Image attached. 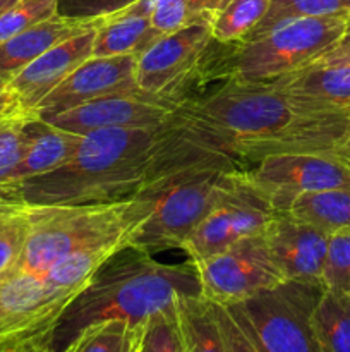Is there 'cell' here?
I'll use <instances>...</instances> for the list:
<instances>
[{"mask_svg": "<svg viewBox=\"0 0 350 352\" xmlns=\"http://www.w3.org/2000/svg\"><path fill=\"white\" fill-rule=\"evenodd\" d=\"M172 124L199 146L247 168L281 153L338 158L350 134V110H331L271 81L226 78L175 107Z\"/></svg>", "mask_w": 350, "mask_h": 352, "instance_id": "obj_1", "label": "cell"}, {"mask_svg": "<svg viewBox=\"0 0 350 352\" xmlns=\"http://www.w3.org/2000/svg\"><path fill=\"white\" fill-rule=\"evenodd\" d=\"M172 119V117H170ZM201 150L168 120L161 127H115L82 136L65 164L17 184L3 196L33 205L122 201L158 172Z\"/></svg>", "mask_w": 350, "mask_h": 352, "instance_id": "obj_2", "label": "cell"}, {"mask_svg": "<svg viewBox=\"0 0 350 352\" xmlns=\"http://www.w3.org/2000/svg\"><path fill=\"white\" fill-rule=\"evenodd\" d=\"M122 253V251H120ZM110 258L58 318L48 352H67L84 330L110 320L144 325L154 313L175 305L178 296H201L191 261L168 265L129 250Z\"/></svg>", "mask_w": 350, "mask_h": 352, "instance_id": "obj_3", "label": "cell"}, {"mask_svg": "<svg viewBox=\"0 0 350 352\" xmlns=\"http://www.w3.org/2000/svg\"><path fill=\"white\" fill-rule=\"evenodd\" d=\"M237 164L206 148L158 172L130 196L127 250L144 254L182 250L205 217L229 191Z\"/></svg>", "mask_w": 350, "mask_h": 352, "instance_id": "obj_4", "label": "cell"}, {"mask_svg": "<svg viewBox=\"0 0 350 352\" xmlns=\"http://www.w3.org/2000/svg\"><path fill=\"white\" fill-rule=\"evenodd\" d=\"M26 241L10 265L38 277H45L58 260L82 248L126 241L130 226V198L89 205L26 203Z\"/></svg>", "mask_w": 350, "mask_h": 352, "instance_id": "obj_5", "label": "cell"}, {"mask_svg": "<svg viewBox=\"0 0 350 352\" xmlns=\"http://www.w3.org/2000/svg\"><path fill=\"white\" fill-rule=\"evenodd\" d=\"M350 16L294 17L230 45L222 62V81H273L309 67L343 36Z\"/></svg>", "mask_w": 350, "mask_h": 352, "instance_id": "obj_6", "label": "cell"}, {"mask_svg": "<svg viewBox=\"0 0 350 352\" xmlns=\"http://www.w3.org/2000/svg\"><path fill=\"white\" fill-rule=\"evenodd\" d=\"M230 45L213 38L211 24L163 34L137 58V88L175 109L222 81V62Z\"/></svg>", "mask_w": 350, "mask_h": 352, "instance_id": "obj_7", "label": "cell"}, {"mask_svg": "<svg viewBox=\"0 0 350 352\" xmlns=\"http://www.w3.org/2000/svg\"><path fill=\"white\" fill-rule=\"evenodd\" d=\"M321 285L287 280L226 308L242 320L261 352H318L312 311Z\"/></svg>", "mask_w": 350, "mask_h": 352, "instance_id": "obj_8", "label": "cell"}, {"mask_svg": "<svg viewBox=\"0 0 350 352\" xmlns=\"http://www.w3.org/2000/svg\"><path fill=\"white\" fill-rule=\"evenodd\" d=\"M75 296L9 265L0 272V351H41Z\"/></svg>", "mask_w": 350, "mask_h": 352, "instance_id": "obj_9", "label": "cell"}, {"mask_svg": "<svg viewBox=\"0 0 350 352\" xmlns=\"http://www.w3.org/2000/svg\"><path fill=\"white\" fill-rule=\"evenodd\" d=\"M242 174L275 212H285L295 198L305 192L350 189V167L331 155H271L244 168Z\"/></svg>", "mask_w": 350, "mask_h": 352, "instance_id": "obj_10", "label": "cell"}, {"mask_svg": "<svg viewBox=\"0 0 350 352\" xmlns=\"http://www.w3.org/2000/svg\"><path fill=\"white\" fill-rule=\"evenodd\" d=\"M198 272L201 296L230 306L287 282L268 254L261 234L246 237L222 253L192 263Z\"/></svg>", "mask_w": 350, "mask_h": 352, "instance_id": "obj_11", "label": "cell"}, {"mask_svg": "<svg viewBox=\"0 0 350 352\" xmlns=\"http://www.w3.org/2000/svg\"><path fill=\"white\" fill-rule=\"evenodd\" d=\"M242 170L182 246L191 263H201L246 237L261 234L275 215L273 206L244 179Z\"/></svg>", "mask_w": 350, "mask_h": 352, "instance_id": "obj_12", "label": "cell"}, {"mask_svg": "<svg viewBox=\"0 0 350 352\" xmlns=\"http://www.w3.org/2000/svg\"><path fill=\"white\" fill-rule=\"evenodd\" d=\"M174 110L170 103L137 91L102 96L41 120L84 136L115 127H161L170 120Z\"/></svg>", "mask_w": 350, "mask_h": 352, "instance_id": "obj_13", "label": "cell"}, {"mask_svg": "<svg viewBox=\"0 0 350 352\" xmlns=\"http://www.w3.org/2000/svg\"><path fill=\"white\" fill-rule=\"evenodd\" d=\"M275 267L285 280L321 285L329 236L287 212H275L261 232Z\"/></svg>", "mask_w": 350, "mask_h": 352, "instance_id": "obj_14", "label": "cell"}, {"mask_svg": "<svg viewBox=\"0 0 350 352\" xmlns=\"http://www.w3.org/2000/svg\"><path fill=\"white\" fill-rule=\"evenodd\" d=\"M137 55L89 57L36 107L34 119L74 109L102 96L137 93Z\"/></svg>", "mask_w": 350, "mask_h": 352, "instance_id": "obj_15", "label": "cell"}, {"mask_svg": "<svg viewBox=\"0 0 350 352\" xmlns=\"http://www.w3.org/2000/svg\"><path fill=\"white\" fill-rule=\"evenodd\" d=\"M96 28L55 45L7 82L23 119H34L36 107L82 62L93 57Z\"/></svg>", "mask_w": 350, "mask_h": 352, "instance_id": "obj_16", "label": "cell"}, {"mask_svg": "<svg viewBox=\"0 0 350 352\" xmlns=\"http://www.w3.org/2000/svg\"><path fill=\"white\" fill-rule=\"evenodd\" d=\"M81 141V134L58 129L41 119L26 120L23 127V153L0 186V195L14 186L58 168L71 158Z\"/></svg>", "mask_w": 350, "mask_h": 352, "instance_id": "obj_17", "label": "cell"}, {"mask_svg": "<svg viewBox=\"0 0 350 352\" xmlns=\"http://www.w3.org/2000/svg\"><path fill=\"white\" fill-rule=\"evenodd\" d=\"M103 19L105 17H100V19H74V17L55 14L50 19L41 21V23L27 28L23 33L2 41L0 43V78L9 82L14 76L19 74L34 58L54 48L55 45L75 36V34L93 30Z\"/></svg>", "mask_w": 350, "mask_h": 352, "instance_id": "obj_18", "label": "cell"}, {"mask_svg": "<svg viewBox=\"0 0 350 352\" xmlns=\"http://www.w3.org/2000/svg\"><path fill=\"white\" fill-rule=\"evenodd\" d=\"M271 82L325 109L350 110V65H311Z\"/></svg>", "mask_w": 350, "mask_h": 352, "instance_id": "obj_19", "label": "cell"}, {"mask_svg": "<svg viewBox=\"0 0 350 352\" xmlns=\"http://www.w3.org/2000/svg\"><path fill=\"white\" fill-rule=\"evenodd\" d=\"M161 38L153 30L150 14L129 9L105 17L96 28L93 40V57L143 55Z\"/></svg>", "mask_w": 350, "mask_h": 352, "instance_id": "obj_20", "label": "cell"}, {"mask_svg": "<svg viewBox=\"0 0 350 352\" xmlns=\"http://www.w3.org/2000/svg\"><path fill=\"white\" fill-rule=\"evenodd\" d=\"M175 311L185 352H226L211 301L202 296H178Z\"/></svg>", "mask_w": 350, "mask_h": 352, "instance_id": "obj_21", "label": "cell"}, {"mask_svg": "<svg viewBox=\"0 0 350 352\" xmlns=\"http://www.w3.org/2000/svg\"><path fill=\"white\" fill-rule=\"evenodd\" d=\"M287 213L318 227L328 236L350 230V189L305 192L290 203Z\"/></svg>", "mask_w": 350, "mask_h": 352, "instance_id": "obj_22", "label": "cell"}, {"mask_svg": "<svg viewBox=\"0 0 350 352\" xmlns=\"http://www.w3.org/2000/svg\"><path fill=\"white\" fill-rule=\"evenodd\" d=\"M311 323L318 352H350V294L323 289Z\"/></svg>", "mask_w": 350, "mask_h": 352, "instance_id": "obj_23", "label": "cell"}, {"mask_svg": "<svg viewBox=\"0 0 350 352\" xmlns=\"http://www.w3.org/2000/svg\"><path fill=\"white\" fill-rule=\"evenodd\" d=\"M271 0H229L211 23L213 38L220 43H240L266 17Z\"/></svg>", "mask_w": 350, "mask_h": 352, "instance_id": "obj_24", "label": "cell"}, {"mask_svg": "<svg viewBox=\"0 0 350 352\" xmlns=\"http://www.w3.org/2000/svg\"><path fill=\"white\" fill-rule=\"evenodd\" d=\"M144 325L110 320L84 330L67 352H139Z\"/></svg>", "mask_w": 350, "mask_h": 352, "instance_id": "obj_25", "label": "cell"}, {"mask_svg": "<svg viewBox=\"0 0 350 352\" xmlns=\"http://www.w3.org/2000/svg\"><path fill=\"white\" fill-rule=\"evenodd\" d=\"M326 16H350V0H271L266 17L249 36L263 33L277 23L294 17Z\"/></svg>", "mask_w": 350, "mask_h": 352, "instance_id": "obj_26", "label": "cell"}, {"mask_svg": "<svg viewBox=\"0 0 350 352\" xmlns=\"http://www.w3.org/2000/svg\"><path fill=\"white\" fill-rule=\"evenodd\" d=\"M26 234V201L0 195V272L19 256Z\"/></svg>", "mask_w": 350, "mask_h": 352, "instance_id": "obj_27", "label": "cell"}, {"mask_svg": "<svg viewBox=\"0 0 350 352\" xmlns=\"http://www.w3.org/2000/svg\"><path fill=\"white\" fill-rule=\"evenodd\" d=\"M58 0H16L0 14V43L58 14Z\"/></svg>", "mask_w": 350, "mask_h": 352, "instance_id": "obj_28", "label": "cell"}, {"mask_svg": "<svg viewBox=\"0 0 350 352\" xmlns=\"http://www.w3.org/2000/svg\"><path fill=\"white\" fill-rule=\"evenodd\" d=\"M139 352H185L175 305L154 313L144 323Z\"/></svg>", "mask_w": 350, "mask_h": 352, "instance_id": "obj_29", "label": "cell"}, {"mask_svg": "<svg viewBox=\"0 0 350 352\" xmlns=\"http://www.w3.org/2000/svg\"><path fill=\"white\" fill-rule=\"evenodd\" d=\"M323 289L350 294V230L329 236L323 267Z\"/></svg>", "mask_w": 350, "mask_h": 352, "instance_id": "obj_30", "label": "cell"}, {"mask_svg": "<svg viewBox=\"0 0 350 352\" xmlns=\"http://www.w3.org/2000/svg\"><path fill=\"white\" fill-rule=\"evenodd\" d=\"M150 21L161 36L192 24H211L185 0H150Z\"/></svg>", "mask_w": 350, "mask_h": 352, "instance_id": "obj_31", "label": "cell"}, {"mask_svg": "<svg viewBox=\"0 0 350 352\" xmlns=\"http://www.w3.org/2000/svg\"><path fill=\"white\" fill-rule=\"evenodd\" d=\"M213 309L222 330L226 352H261L249 329L244 325L239 316L233 315L226 306L216 302H213Z\"/></svg>", "mask_w": 350, "mask_h": 352, "instance_id": "obj_32", "label": "cell"}, {"mask_svg": "<svg viewBox=\"0 0 350 352\" xmlns=\"http://www.w3.org/2000/svg\"><path fill=\"white\" fill-rule=\"evenodd\" d=\"M139 0H58V14L74 19H100L110 17Z\"/></svg>", "mask_w": 350, "mask_h": 352, "instance_id": "obj_33", "label": "cell"}, {"mask_svg": "<svg viewBox=\"0 0 350 352\" xmlns=\"http://www.w3.org/2000/svg\"><path fill=\"white\" fill-rule=\"evenodd\" d=\"M30 119H10L0 122V186L19 162L23 153V127Z\"/></svg>", "mask_w": 350, "mask_h": 352, "instance_id": "obj_34", "label": "cell"}, {"mask_svg": "<svg viewBox=\"0 0 350 352\" xmlns=\"http://www.w3.org/2000/svg\"><path fill=\"white\" fill-rule=\"evenodd\" d=\"M311 65H321V67H328V65H350V21L338 43L331 50L326 52L325 55H321L318 60L312 62Z\"/></svg>", "mask_w": 350, "mask_h": 352, "instance_id": "obj_35", "label": "cell"}, {"mask_svg": "<svg viewBox=\"0 0 350 352\" xmlns=\"http://www.w3.org/2000/svg\"><path fill=\"white\" fill-rule=\"evenodd\" d=\"M10 119H23L17 110L16 100H14L12 93H10L9 85L5 79L0 78V122Z\"/></svg>", "mask_w": 350, "mask_h": 352, "instance_id": "obj_36", "label": "cell"}, {"mask_svg": "<svg viewBox=\"0 0 350 352\" xmlns=\"http://www.w3.org/2000/svg\"><path fill=\"white\" fill-rule=\"evenodd\" d=\"M185 2L191 3L202 17H206L209 23H213L216 14L225 7V3L229 2V0H185Z\"/></svg>", "mask_w": 350, "mask_h": 352, "instance_id": "obj_37", "label": "cell"}, {"mask_svg": "<svg viewBox=\"0 0 350 352\" xmlns=\"http://www.w3.org/2000/svg\"><path fill=\"white\" fill-rule=\"evenodd\" d=\"M338 158L347 165V167H350V134H349V138H347L345 144L342 146V150H340Z\"/></svg>", "mask_w": 350, "mask_h": 352, "instance_id": "obj_38", "label": "cell"}, {"mask_svg": "<svg viewBox=\"0 0 350 352\" xmlns=\"http://www.w3.org/2000/svg\"><path fill=\"white\" fill-rule=\"evenodd\" d=\"M14 2H16V0H0V14H2L5 9H9Z\"/></svg>", "mask_w": 350, "mask_h": 352, "instance_id": "obj_39", "label": "cell"}, {"mask_svg": "<svg viewBox=\"0 0 350 352\" xmlns=\"http://www.w3.org/2000/svg\"><path fill=\"white\" fill-rule=\"evenodd\" d=\"M0 352H41V351H0Z\"/></svg>", "mask_w": 350, "mask_h": 352, "instance_id": "obj_40", "label": "cell"}]
</instances>
